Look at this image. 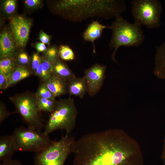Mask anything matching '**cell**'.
Returning <instances> with one entry per match:
<instances>
[{
	"label": "cell",
	"instance_id": "9",
	"mask_svg": "<svg viewBox=\"0 0 165 165\" xmlns=\"http://www.w3.org/2000/svg\"><path fill=\"white\" fill-rule=\"evenodd\" d=\"M106 67L96 64L85 71L84 77L87 92L91 96L96 94L100 89L105 78Z\"/></svg>",
	"mask_w": 165,
	"mask_h": 165
},
{
	"label": "cell",
	"instance_id": "33",
	"mask_svg": "<svg viewBox=\"0 0 165 165\" xmlns=\"http://www.w3.org/2000/svg\"><path fill=\"white\" fill-rule=\"evenodd\" d=\"M35 48L38 52H42L45 51L46 49L44 44L42 42H38L35 45Z\"/></svg>",
	"mask_w": 165,
	"mask_h": 165
},
{
	"label": "cell",
	"instance_id": "8",
	"mask_svg": "<svg viewBox=\"0 0 165 165\" xmlns=\"http://www.w3.org/2000/svg\"><path fill=\"white\" fill-rule=\"evenodd\" d=\"M12 135L17 151L37 153L44 149L53 141L48 135L28 127L16 128Z\"/></svg>",
	"mask_w": 165,
	"mask_h": 165
},
{
	"label": "cell",
	"instance_id": "12",
	"mask_svg": "<svg viewBox=\"0 0 165 165\" xmlns=\"http://www.w3.org/2000/svg\"><path fill=\"white\" fill-rule=\"evenodd\" d=\"M43 83L55 97L67 91V81L56 75H52Z\"/></svg>",
	"mask_w": 165,
	"mask_h": 165
},
{
	"label": "cell",
	"instance_id": "10",
	"mask_svg": "<svg viewBox=\"0 0 165 165\" xmlns=\"http://www.w3.org/2000/svg\"><path fill=\"white\" fill-rule=\"evenodd\" d=\"M10 26L12 37L16 44L20 47L24 46L29 35V22L22 16H18L12 18Z\"/></svg>",
	"mask_w": 165,
	"mask_h": 165
},
{
	"label": "cell",
	"instance_id": "21",
	"mask_svg": "<svg viewBox=\"0 0 165 165\" xmlns=\"http://www.w3.org/2000/svg\"><path fill=\"white\" fill-rule=\"evenodd\" d=\"M59 56L63 60L69 61L73 60L75 55L72 49L68 46H61L59 50Z\"/></svg>",
	"mask_w": 165,
	"mask_h": 165
},
{
	"label": "cell",
	"instance_id": "31",
	"mask_svg": "<svg viewBox=\"0 0 165 165\" xmlns=\"http://www.w3.org/2000/svg\"><path fill=\"white\" fill-rule=\"evenodd\" d=\"M39 38L41 42L47 44H49L50 40V36L43 31L40 33Z\"/></svg>",
	"mask_w": 165,
	"mask_h": 165
},
{
	"label": "cell",
	"instance_id": "3",
	"mask_svg": "<svg viewBox=\"0 0 165 165\" xmlns=\"http://www.w3.org/2000/svg\"><path fill=\"white\" fill-rule=\"evenodd\" d=\"M141 25L127 22L121 15L115 18L110 26L112 32L109 44L110 48L114 49L112 58H115L116 53L121 46H137L143 43L145 35Z\"/></svg>",
	"mask_w": 165,
	"mask_h": 165
},
{
	"label": "cell",
	"instance_id": "27",
	"mask_svg": "<svg viewBox=\"0 0 165 165\" xmlns=\"http://www.w3.org/2000/svg\"><path fill=\"white\" fill-rule=\"evenodd\" d=\"M17 60L18 63L22 66L28 64L29 61L28 56L25 52L21 53L18 55Z\"/></svg>",
	"mask_w": 165,
	"mask_h": 165
},
{
	"label": "cell",
	"instance_id": "25",
	"mask_svg": "<svg viewBox=\"0 0 165 165\" xmlns=\"http://www.w3.org/2000/svg\"><path fill=\"white\" fill-rule=\"evenodd\" d=\"M16 112H9L6 109L4 104L0 102V124H1L11 114Z\"/></svg>",
	"mask_w": 165,
	"mask_h": 165
},
{
	"label": "cell",
	"instance_id": "23",
	"mask_svg": "<svg viewBox=\"0 0 165 165\" xmlns=\"http://www.w3.org/2000/svg\"><path fill=\"white\" fill-rule=\"evenodd\" d=\"M46 59L53 64L58 59L59 51L55 47H52L49 49L45 53Z\"/></svg>",
	"mask_w": 165,
	"mask_h": 165
},
{
	"label": "cell",
	"instance_id": "22",
	"mask_svg": "<svg viewBox=\"0 0 165 165\" xmlns=\"http://www.w3.org/2000/svg\"><path fill=\"white\" fill-rule=\"evenodd\" d=\"M35 94L37 97L56 101L55 97L43 82L40 85Z\"/></svg>",
	"mask_w": 165,
	"mask_h": 165
},
{
	"label": "cell",
	"instance_id": "14",
	"mask_svg": "<svg viewBox=\"0 0 165 165\" xmlns=\"http://www.w3.org/2000/svg\"><path fill=\"white\" fill-rule=\"evenodd\" d=\"M67 91L70 95L82 98L86 92L87 88L85 78L75 76L67 82Z\"/></svg>",
	"mask_w": 165,
	"mask_h": 165
},
{
	"label": "cell",
	"instance_id": "16",
	"mask_svg": "<svg viewBox=\"0 0 165 165\" xmlns=\"http://www.w3.org/2000/svg\"><path fill=\"white\" fill-rule=\"evenodd\" d=\"M14 51V44L11 36L7 32H3L1 34L0 37L1 58H12Z\"/></svg>",
	"mask_w": 165,
	"mask_h": 165
},
{
	"label": "cell",
	"instance_id": "4",
	"mask_svg": "<svg viewBox=\"0 0 165 165\" xmlns=\"http://www.w3.org/2000/svg\"><path fill=\"white\" fill-rule=\"evenodd\" d=\"M78 112L73 98H68L56 101L43 132L46 135L54 131L65 130L68 135L75 127Z\"/></svg>",
	"mask_w": 165,
	"mask_h": 165
},
{
	"label": "cell",
	"instance_id": "29",
	"mask_svg": "<svg viewBox=\"0 0 165 165\" xmlns=\"http://www.w3.org/2000/svg\"><path fill=\"white\" fill-rule=\"evenodd\" d=\"M25 2L28 7L31 8H36L41 4V1L39 0H26Z\"/></svg>",
	"mask_w": 165,
	"mask_h": 165
},
{
	"label": "cell",
	"instance_id": "32",
	"mask_svg": "<svg viewBox=\"0 0 165 165\" xmlns=\"http://www.w3.org/2000/svg\"><path fill=\"white\" fill-rule=\"evenodd\" d=\"M0 165H24L21 162L18 160H9L2 162Z\"/></svg>",
	"mask_w": 165,
	"mask_h": 165
},
{
	"label": "cell",
	"instance_id": "19",
	"mask_svg": "<svg viewBox=\"0 0 165 165\" xmlns=\"http://www.w3.org/2000/svg\"><path fill=\"white\" fill-rule=\"evenodd\" d=\"M16 67L12 58H2L0 61V73L8 79Z\"/></svg>",
	"mask_w": 165,
	"mask_h": 165
},
{
	"label": "cell",
	"instance_id": "28",
	"mask_svg": "<svg viewBox=\"0 0 165 165\" xmlns=\"http://www.w3.org/2000/svg\"><path fill=\"white\" fill-rule=\"evenodd\" d=\"M41 63L43 68L48 73L52 75L53 74V64L46 59L42 58Z\"/></svg>",
	"mask_w": 165,
	"mask_h": 165
},
{
	"label": "cell",
	"instance_id": "15",
	"mask_svg": "<svg viewBox=\"0 0 165 165\" xmlns=\"http://www.w3.org/2000/svg\"><path fill=\"white\" fill-rule=\"evenodd\" d=\"M156 49L154 73L158 78L165 79V41Z\"/></svg>",
	"mask_w": 165,
	"mask_h": 165
},
{
	"label": "cell",
	"instance_id": "5",
	"mask_svg": "<svg viewBox=\"0 0 165 165\" xmlns=\"http://www.w3.org/2000/svg\"><path fill=\"white\" fill-rule=\"evenodd\" d=\"M75 140L69 134L62 136L44 149L36 153L35 165H64L68 156L72 153Z\"/></svg>",
	"mask_w": 165,
	"mask_h": 165
},
{
	"label": "cell",
	"instance_id": "11",
	"mask_svg": "<svg viewBox=\"0 0 165 165\" xmlns=\"http://www.w3.org/2000/svg\"><path fill=\"white\" fill-rule=\"evenodd\" d=\"M17 149L14 139L11 135H5L0 138V160L2 162L12 159Z\"/></svg>",
	"mask_w": 165,
	"mask_h": 165
},
{
	"label": "cell",
	"instance_id": "7",
	"mask_svg": "<svg viewBox=\"0 0 165 165\" xmlns=\"http://www.w3.org/2000/svg\"><path fill=\"white\" fill-rule=\"evenodd\" d=\"M131 12L134 23L149 29L159 27L161 24L162 7L157 0H133L131 1Z\"/></svg>",
	"mask_w": 165,
	"mask_h": 165
},
{
	"label": "cell",
	"instance_id": "17",
	"mask_svg": "<svg viewBox=\"0 0 165 165\" xmlns=\"http://www.w3.org/2000/svg\"><path fill=\"white\" fill-rule=\"evenodd\" d=\"M31 74V72L24 66L16 67L8 79V88L29 77Z\"/></svg>",
	"mask_w": 165,
	"mask_h": 165
},
{
	"label": "cell",
	"instance_id": "1",
	"mask_svg": "<svg viewBox=\"0 0 165 165\" xmlns=\"http://www.w3.org/2000/svg\"><path fill=\"white\" fill-rule=\"evenodd\" d=\"M72 153V165L144 164L139 143L120 129L84 134L75 140Z\"/></svg>",
	"mask_w": 165,
	"mask_h": 165
},
{
	"label": "cell",
	"instance_id": "30",
	"mask_svg": "<svg viewBox=\"0 0 165 165\" xmlns=\"http://www.w3.org/2000/svg\"><path fill=\"white\" fill-rule=\"evenodd\" d=\"M8 88V79L3 75L0 73V89L5 90Z\"/></svg>",
	"mask_w": 165,
	"mask_h": 165
},
{
	"label": "cell",
	"instance_id": "34",
	"mask_svg": "<svg viewBox=\"0 0 165 165\" xmlns=\"http://www.w3.org/2000/svg\"><path fill=\"white\" fill-rule=\"evenodd\" d=\"M161 158L164 165H165V137L164 140L163 148L161 155Z\"/></svg>",
	"mask_w": 165,
	"mask_h": 165
},
{
	"label": "cell",
	"instance_id": "20",
	"mask_svg": "<svg viewBox=\"0 0 165 165\" xmlns=\"http://www.w3.org/2000/svg\"><path fill=\"white\" fill-rule=\"evenodd\" d=\"M56 101L48 99L36 97V103L39 111L49 112L50 113L53 110Z\"/></svg>",
	"mask_w": 165,
	"mask_h": 165
},
{
	"label": "cell",
	"instance_id": "26",
	"mask_svg": "<svg viewBox=\"0 0 165 165\" xmlns=\"http://www.w3.org/2000/svg\"><path fill=\"white\" fill-rule=\"evenodd\" d=\"M41 59L42 58L37 53H34L32 56L31 64V69L35 74L37 68L41 63Z\"/></svg>",
	"mask_w": 165,
	"mask_h": 165
},
{
	"label": "cell",
	"instance_id": "24",
	"mask_svg": "<svg viewBox=\"0 0 165 165\" xmlns=\"http://www.w3.org/2000/svg\"><path fill=\"white\" fill-rule=\"evenodd\" d=\"M16 1L15 0H7L3 3V7L7 14H11L15 11L16 7Z\"/></svg>",
	"mask_w": 165,
	"mask_h": 165
},
{
	"label": "cell",
	"instance_id": "18",
	"mask_svg": "<svg viewBox=\"0 0 165 165\" xmlns=\"http://www.w3.org/2000/svg\"><path fill=\"white\" fill-rule=\"evenodd\" d=\"M53 74L57 75L67 82L75 76L70 69L59 59L53 64Z\"/></svg>",
	"mask_w": 165,
	"mask_h": 165
},
{
	"label": "cell",
	"instance_id": "2",
	"mask_svg": "<svg viewBox=\"0 0 165 165\" xmlns=\"http://www.w3.org/2000/svg\"><path fill=\"white\" fill-rule=\"evenodd\" d=\"M56 8L60 11L68 12L69 19L78 22L95 16L115 18L125 11L127 6L124 0H66L59 1Z\"/></svg>",
	"mask_w": 165,
	"mask_h": 165
},
{
	"label": "cell",
	"instance_id": "6",
	"mask_svg": "<svg viewBox=\"0 0 165 165\" xmlns=\"http://www.w3.org/2000/svg\"><path fill=\"white\" fill-rule=\"evenodd\" d=\"M28 127L41 131L44 127L36 103L35 94L26 92L9 97Z\"/></svg>",
	"mask_w": 165,
	"mask_h": 165
},
{
	"label": "cell",
	"instance_id": "13",
	"mask_svg": "<svg viewBox=\"0 0 165 165\" xmlns=\"http://www.w3.org/2000/svg\"><path fill=\"white\" fill-rule=\"evenodd\" d=\"M109 28L110 26L103 25L97 21H93L84 31L83 38L86 41L93 43L94 53L95 52L94 41L100 37L104 29Z\"/></svg>",
	"mask_w": 165,
	"mask_h": 165
}]
</instances>
